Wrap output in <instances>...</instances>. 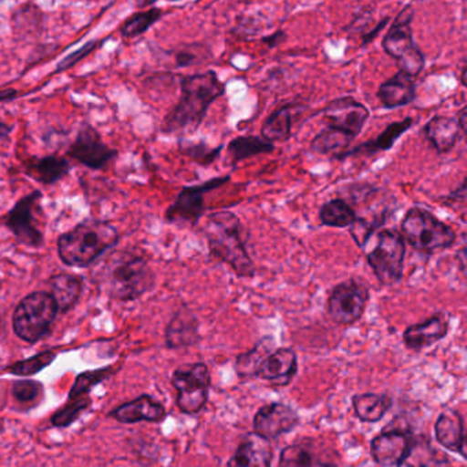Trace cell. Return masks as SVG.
<instances>
[{
	"label": "cell",
	"instance_id": "cell-44",
	"mask_svg": "<svg viewBox=\"0 0 467 467\" xmlns=\"http://www.w3.org/2000/svg\"><path fill=\"white\" fill-rule=\"evenodd\" d=\"M447 202L449 204H466L467 202V178L465 182L460 186V188L455 189L451 194H450L449 199H447Z\"/></svg>",
	"mask_w": 467,
	"mask_h": 467
},
{
	"label": "cell",
	"instance_id": "cell-41",
	"mask_svg": "<svg viewBox=\"0 0 467 467\" xmlns=\"http://www.w3.org/2000/svg\"><path fill=\"white\" fill-rule=\"evenodd\" d=\"M433 451L430 444H425V441H417L411 443L410 451L408 457L405 458L400 467H427L428 463L433 460Z\"/></svg>",
	"mask_w": 467,
	"mask_h": 467
},
{
	"label": "cell",
	"instance_id": "cell-39",
	"mask_svg": "<svg viewBox=\"0 0 467 467\" xmlns=\"http://www.w3.org/2000/svg\"><path fill=\"white\" fill-rule=\"evenodd\" d=\"M11 392L16 402L21 405H32L38 402L43 395V386L35 380H18L14 381Z\"/></svg>",
	"mask_w": 467,
	"mask_h": 467
},
{
	"label": "cell",
	"instance_id": "cell-9",
	"mask_svg": "<svg viewBox=\"0 0 467 467\" xmlns=\"http://www.w3.org/2000/svg\"><path fill=\"white\" fill-rule=\"evenodd\" d=\"M177 391V406L185 414H197L205 408L211 389V373L202 362L183 365L171 378Z\"/></svg>",
	"mask_w": 467,
	"mask_h": 467
},
{
	"label": "cell",
	"instance_id": "cell-5",
	"mask_svg": "<svg viewBox=\"0 0 467 467\" xmlns=\"http://www.w3.org/2000/svg\"><path fill=\"white\" fill-rule=\"evenodd\" d=\"M59 307L49 291L30 293L14 310V332L19 339L35 345L51 331Z\"/></svg>",
	"mask_w": 467,
	"mask_h": 467
},
{
	"label": "cell",
	"instance_id": "cell-2",
	"mask_svg": "<svg viewBox=\"0 0 467 467\" xmlns=\"http://www.w3.org/2000/svg\"><path fill=\"white\" fill-rule=\"evenodd\" d=\"M96 280L109 298L130 302L155 287L150 261L136 250H115L99 265Z\"/></svg>",
	"mask_w": 467,
	"mask_h": 467
},
{
	"label": "cell",
	"instance_id": "cell-26",
	"mask_svg": "<svg viewBox=\"0 0 467 467\" xmlns=\"http://www.w3.org/2000/svg\"><path fill=\"white\" fill-rule=\"evenodd\" d=\"M411 123H413V119H410V118L402 120V122L391 123L378 139L364 142V144L358 145L354 150H348V152L340 156V161L348 158V156H369L373 155V153L381 152V150H389L395 144V141L410 129Z\"/></svg>",
	"mask_w": 467,
	"mask_h": 467
},
{
	"label": "cell",
	"instance_id": "cell-43",
	"mask_svg": "<svg viewBox=\"0 0 467 467\" xmlns=\"http://www.w3.org/2000/svg\"><path fill=\"white\" fill-rule=\"evenodd\" d=\"M202 48L200 46L189 47L185 51H180L175 54V62L180 67H185V66L193 65L197 60L202 59Z\"/></svg>",
	"mask_w": 467,
	"mask_h": 467
},
{
	"label": "cell",
	"instance_id": "cell-3",
	"mask_svg": "<svg viewBox=\"0 0 467 467\" xmlns=\"http://www.w3.org/2000/svg\"><path fill=\"white\" fill-rule=\"evenodd\" d=\"M120 235L109 222L88 219L57 238V254L67 266L88 268L114 249Z\"/></svg>",
	"mask_w": 467,
	"mask_h": 467
},
{
	"label": "cell",
	"instance_id": "cell-19",
	"mask_svg": "<svg viewBox=\"0 0 467 467\" xmlns=\"http://www.w3.org/2000/svg\"><path fill=\"white\" fill-rule=\"evenodd\" d=\"M272 460L274 451L269 439L253 432L244 436L227 467H271Z\"/></svg>",
	"mask_w": 467,
	"mask_h": 467
},
{
	"label": "cell",
	"instance_id": "cell-16",
	"mask_svg": "<svg viewBox=\"0 0 467 467\" xmlns=\"http://www.w3.org/2000/svg\"><path fill=\"white\" fill-rule=\"evenodd\" d=\"M410 436L402 430L386 431L372 441V455L376 463L383 467H400L411 449Z\"/></svg>",
	"mask_w": 467,
	"mask_h": 467
},
{
	"label": "cell",
	"instance_id": "cell-12",
	"mask_svg": "<svg viewBox=\"0 0 467 467\" xmlns=\"http://www.w3.org/2000/svg\"><path fill=\"white\" fill-rule=\"evenodd\" d=\"M66 155L88 169L103 170L117 158L118 150L107 145L93 126L82 123Z\"/></svg>",
	"mask_w": 467,
	"mask_h": 467
},
{
	"label": "cell",
	"instance_id": "cell-25",
	"mask_svg": "<svg viewBox=\"0 0 467 467\" xmlns=\"http://www.w3.org/2000/svg\"><path fill=\"white\" fill-rule=\"evenodd\" d=\"M51 291L59 313H67L76 306L84 291V279L73 274H57L51 277Z\"/></svg>",
	"mask_w": 467,
	"mask_h": 467
},
{
	"label": "cell",
	"instance_id": "cell-14",
	"mask_svg": "<svg viewBox=\"0 0 467 467\" xmlns=\"http://www.w3.org/2000/svg\"><path fill=\"white\" fill-rule=\"evenodd\" d=\"M321 115H323L326 126L337 129V130L350 134L356 139L364 129L365 123L369 118V111L364 104L359 103L356 99L346 96V98L332 100L321 111Z\"/></svg>",
	"mask_w": 467,
	"mask_h": 467
},
{
	"label": "cell",
	"instance_id": "cell-20",
	"mask_svg": "<svg viewBox=\"0 0 467 467\" xmlns=\"http://www.w3.org/2000/svg\"><path fill=\"white\" fill-rule=\"evenodd\" d=\"M111 419L122 424L136 422H161L167 417L166 408L150 395H141L137 400L123 403L109 413Z\"/></svg>",
	"mask_w": 467,
	"mask_h": 467
},
{
	"label": "cell",
	"instance_id": "cell-31",
	"mask_svg": "<svg viewBox=\"0 0 467 467\" xmlns=\"http://www.w3.org/2000/svg\"><path fill=\"white\" fill-rule=\"evenodd\" d=\"M293 111L294 106L288 104L272 112L261 128V137L272 144L287 141L293 128Z\"/></svg>",
	"mask_w": 467,
	"mask_h": 467
},
{
	"label": "cell",
	"instance_id": "cell-1",
	"mask_svg": "<svg viewBox=\"0 0 467 467\" xmlns=\"http://www.w3.org/2000/svg\"><path fill=\"white\" fill-rule=\"evenodd\" d=\"M224 93L226 85L213 71L182 77L180 101L164 118V133L182 139L196 133L213 101Z\"/></svg>",
	"mask_w": 467,
	"mask_h": 467
},
{
	"label": "cell",
	"instance_id": "cell-40",
	"mask_svg": "<svg viewBox=\"0 0 467 467\" xmlns=\"http://www.w3.org/2000/svg\"><path fill=\"white\" fill-rule=\"evenodd\" d=\"M70 400L71 402L67 406L52 417V424L55 427H68L89 406V400L85 397Z\"/></svg>",
	"mask_w": 467,
	"mask_h": 467
},
{
	"label": "cell",
	"instance_id": "cell-35",
	"mask_svg": "<svg viewBox=\"0 0 467 467\" xmlns=\"http://www.w3.org/2000/svg\"><path fill=\"white\" fill-rule=\"evenodd\" d=\"M180 150L183 156H186V158L196 161V163L200 164V166L207 167L210 166V164H213V161L219 158L222 150H223V145H219V147L213 148L202 141L192 142L188 141V140L181 139Z\"/></svg>",
	"mask_w": 467,
	"mask_h": 467
},
{
	"label": "cell",
	"instance_id": "cell-23",
	"mask_svg": "<svg viewBox=\"0 0 467 467\" xmlns=\"http://www.w3.org/2000/svg\"><path fill=\"white\" fill-rule=\"evenodd\" d=\"M378 98L386 109L408 106L416 99L414 78L403 71H398L392 78L380 85Z\"/></svg>",
	"mask_w": 467,
	"mask_h": 467
},
{
	"label": "cell",
	"instance_id": "cell-36",
	"mask_svg": "<svg viewBox=\"0 0 467 467\" xmlns=\"http://www.w3.org/2000/svg\"><path fill=\"white\" fill-rule=\"evenodd\" d=\"M55 358H57V353H54V351H43V353L36 354V356L24 359V361L10 365L7 370L11 375L33 376L48 368L55 361Z\"/></svg>",
	"mask_w": 467,
	"mask_h": 467
},
{
	"label": "cell",
	"instance_id": "cell-45",
	"mask_svg": "<svg viewBox=\"0 0 467 467\" xmlns=\"http://www.w3.org/2000/svg\"><path fill=\"white\" fill-rule=\"evenodd\" d=\"M285 38V33L282 32H276L274 33V35L268 36V37L263 38V43L266 44V46L269 47V48H274V47H276L277 44L282 43L283 40Z\"/></svg>",
	"mask_w": 467,
	"mask_h": 467
},
{
	"label": "cell",
	"instance_id": "cell-17",
	"mask_svg": "<svg viewBox=\"0 0 467 467\" xmlns=\"http://www.w3.org/2000/svg\"><path fill=\"white\" fill-rule=\"evenodd\" d=\"M166 346L171 350L196 346L202 340L200 320L191 307L181 306L166 327Z\"/></svg>",
	"mask_w": 467,
	"mask_h": 467
},
{
	"label": "cell",
	"instance_id": "cell-24",
	"mask_svg": "<svg viewBox=\"0 0 467 467\" xmlns=\"http://www.w3.org/2000/svg\"><path fill=\"white\" fill-rule=\"evenodd\" d=\"M460 129V123L454 118L439 115L428 122L424 133L428 141L439 153H447L457 144Z\"/></svg>",
	"mask_w": 467,
	"mask_h": 467
},
{
	"label": "cell",
	"instance_id": "cell-42",
	"mask_svg": "<svg viewBox=\"0 0 467 467\" xmlns=\"http://www.w3.org/2000/svg\"><path fill=\"white\" fill-rule=\"evenodd\" d=\"M96 47H98V41H90V43H88L87 46L82 47V48L78 49V51L68 55V57H66V59H63L62 62L59 63V66H57V73H59V71L67 70V68H70L71 66H74L76 63H78L79 60L84 59V57H88V55H89L93 49H96Z\"/></svg>",
	"mask_w": 467,
	"mask_h": 467
},
{
	"label": "cell",
	"instance_id": "cell-32",
	"mask_svg": "<svg viewBox=\"0 0 467 467\" xmlns=\"http://www.w3.org/2000/svg\"><path fill=\"white\" fill-rule=\"evenodd\" d=\"M391 406V398L387 395L359 394L353 398L356 416L364 422L380 421Z\"/></svg>",
	"mask_w": 467,
	"mask_h": 467
},
{
	"label": "cell",
	"instance_id": "cell-11",
	"mask_svg": "<svg viewBox=\"0 0 467 467\" xmlns=\"http://www.w3.org/2000/svg\"><path fill=\"white\" fill-rule=\"evenodd\" d=\"M230 175L213 178L200 185L185 186L171 205L167 208L166 221L172 224L196 226L205 213V194L226 185Z\"/></svg>",
	"mask_w": 467,
	"mask_h": 467
},
{
	"label": "cell",
	"instance_id": "cell-21",
	"mask_svg": "<svg viewBox=\"0 0 467 467\" xmlns=\"http://www.w3.org/2000/svg\"><path fill=\"white\" fill-rule=\"evenodd\" d=\"M71 171V163L67 158L59 155H47L43 158L27 159L24 163V172L36 182L49 186L65 180Z\"/></svg>",
	"mask_w": 467,
	"mask_h": 467
},
{
	"label": "cell",
	"instance_id": "cell-27",
	"mask_svg": "<svg viewBox=\"0 0 467 467\" xmlns=\"http://www.w3.org/2000/svg\"><path fill=\"white\" fill-rule=\"evenodd\" d=\"M353 141L354 137L350 134L326 126L310 142V150L316 155L339 159L343 153L348 152Z\"/></svg>",
	"mask_w": 467,
	"mask_h": 467
},
{
	"label": "cell",
	"instance_id": "cell-10",
	"mask_svg": "<svg viewBox=\"0 0 467 467\" xmlns=\"http://www.w3.org/2000/svg\"><path fill=\"white\" fill-rule=\"evenodd\" d=\"M369 301V290L359 280H345L332 288L327 302L329 320L339 326H351L364 315Z\"/></svg>",
	"mask_w": 467,
	"mask_h": 467
},
{
	"label": "cell",
	"instance_id": "cell-50",
	"mask_svg": "<svg viewBox=\"0 0 467 467\" xmlns=\"http://www.w3.org/2000/svg\"><path fill=\"white\" fill-rule=\"evenodd\" d=\"M457 258L460 261L461 266L467 269V244L458 252Z\"/></svg>",
	"mask_w": 467,
	"mask_h": 467
},
{
	"label": "cell",
	"instance_id": "cell-28",
	"mask_svg": "<svg viewBox=\"0 0 467 467\" xmlns=\"http://www.w3.org/2000/svg\"><path fill=\"white\" fill-rule=\"evenodd\" d=\"M274 150L275 144L266 141L261 136H239L227 145V155L233 166L254 156L268 155Z\"/></svg>",
	"mask_w": 467,
	"mask_h": 467
},
{
	"label": "cell",
	"instance_id": "cell-33",
	"mask_svg": "<svg viewBox=\"0 0 467 467\" xmlns=\"http://www.w3.org/2000/svg\"><path fill=\"white\" fill-rule=\"evenodd\" d=\"M320 221L323 226L346 229L356 223V210L346 200H329L321 207Z\"/></svg>",
	"mask_w": 467,
	"mask_h": 467
},
{
	"label": "cell",
	"instance_id": "cell-30",
	"mask_svg": "<svg viewBox=\"0 0 467 467\" xmlns=\"http://www.w3.org/2000/svg\"><path fill=\"white\" fill-rule=\"evenodd\" d=\"M275 340L271 337H263L255 343L254 348L236 357V375L241 379L255 378L258 368L264 359L275 350Z\"/></svg>",
	"mask_w": 467,
	"mask_h": 467
},
{
	"label": "cell",
	"instance_id": "cell-46",
	"mask_svg": "<svg viewBox=\"0 0 467 467\" xmlns=\"http://www.w3.org/2000/svg\"><path fill=\"white\" fill-rule=\"evenodd\" d=\"M16 89H0V103H5V101L14 100L16 98Z\"/></svg>",
	"mask_w": 467,
	"mask_h": 467
},
{
	"label": "cell",
	"instance_id": "cell-15",
	"mask_svg": "<svg viewBox=\"0 0 467 467\" xmlns=\"http://www.w3.org/2000/svg\"><path fill=\"white\" fill-rule=\"evenodd\" d=\"M299 416L293 408L285 403H271L263 406L253 419L254 432L264 438L276 439L290 432L298 425Z\"/></svg>",
	"mask_w": 467,
	"mask_h": 467
},
{
	"label": "cell",
	"instance_id": "cell-4",
	"mask_svg": "<svg viewBox=\"0 0 467 467\" xmlns=\"http://www.w3.org/2000/svg\"><path fill=\"white\" fill-rule=\"evenodd\" d=\"M242 232L241 221L230 211L213 213L204 227L210 254L230 265L239 277H253L255 266Z\"/></svg>",
	"mask_w": 467,
	"mask_h": 467
},
{
	"label": "cell",
	"instance_id": "cell-47",
	"mask_svg": "<svg viewBox=\"0 0 467 467\" xmlns=\"http://www.w3.org/2000/svg\"><path fill=\"white\" fill-rule=\"evenodd\" d=\"M13 126L0 120V141L7 140L8 137H10V134L13 133Z\"/></svg>",
	"mask_w": 467,
	"mask_h": 467
},
{
	"label": "cell",
	"instance_id": "cell-8",
	"mask_svg": "<svg viewBox=\"0 0 467 467\" xmlns=\"http://www.w3.org/2000/svg\"><path fill=\"white\" fill-rule=\"evenodd\" d=\"M405 252L402 234L383 230L376 235L375 244L367 253V260L381 285H392L402 279Z\"/></svg>",
	"mask_w": 467,
	"mask_h": 467
},
{
	"label": "cell",
	"instance_id": "cell-52",
	"mask_svg": "<svg viewBox=\"0 0 467 467\" xmlns=\"http://www.w3.org/2000/svg\"><path fill=\"white\" fill-rule=\"evenodd\" d=\"M461 455L467 460V435L463 436L462 441H461L460 450H458Z\"/></svg>",
	"mask_w": 467,
	"mask_h": 467
},
{
	"label": "cell",
	"instance_id": "cell-29",
	"mask_svg": "<svg viewBox=\"0 0 467 467\" xmlns=\"http://www.w3.org/2000/svg\"><path fill=\"white\" fill-rule=\"evenodd\" d=\"M435 432L441 446L458 451L463 439L462 417L455 410L443 411L436 421Z\"/></svg>",
	"mask_w": 467,
	"mask_h": 467
},
{
	"label": "cell",
	"instance_id": "cell-13",
	"mask_svg": "<svg viewBox=\"0 0 467 467\" xmlns=\"http://www.w3.org/2000/svg\"><path fill=\"white\" fill-rule=\"evenodd\" d=\"M41 199H43V193L40 191L26 194L16 202L5 218V226L13 233L16 241L24 246L35 247V249L44 244L43 233L36 227V222L33 219L35 208L37 207Z\"/></svg>",
	"mask_w": 467,
	"mask_h": 467
},
{
	"label": "cell",
	"instance_id": "cell-53",
	"mask_svg": "<svg viewBox=\"0 0 467 467\" xmlns=\"http://www.w3.org/2000/svg\"><path fill=\"white\" fill-rule=\"evenodd\" d=\"M461 81H462V84L467 88V66L463 68L462 76H461Z\"/></svg>",
	"mask_w": 467,
	"mask_h": 467
},
{
	"label": "cell",
	"instance_id": "cell-22",
	"mask_svg": "<svg viewBox=\"0 0 467 467\" xmlns=\"http://www.w3.org/2000/svg\"><path fill=\"white\" fill-rule=\"evenodd\" d=\"M449 334V321L443 315L432 316L424 323L414 324L405 331V343L409 348L421 350L435 345Z\"/></svg>",
	"mask_w": 467,
	"mask_h": 467
},
{
	"label": "cell",
	"instance_id": "cell-37",
	"mask_svg": "<svg viewBox=\"0 0 467 467\" xmlns=\"http://www.w3.org/2000/svg\"><path fill=\"white\" fill-rule=\"evenodd\" d=\"M111 373V368L88 370V372L81 373V375H78V378L76 379V383H74L73 389H71L70 400H77V398H82L89 394L93 387L106 380Z\"/></svg>",
	"mask_w": 467,
	"mask_h": 467
},
{
	"label": "cell",
	"instance_id": "cell-49",
	"mask_svg": "<svg viewBox=\"0 0 467 467\" xmlns=\"http://www.w3.org/2000/svg\"><path fill=\"white\" fill-rule=\"evenodd\" d=\"M387 22H389V18L384 19L383 22H380V24L378 25V27L372 30V33H369V35L365 36L364 44H368L369 43V41H372L373 38H375V36H378L379 30H381L383 29L384 26H386Z\"/></svg>",
	"mask_w": 467,
	"mask_h": 467
},
{
	"label": "cell",
	"instance_id": "cell-38",
	"mask_svg": "<svg viewBox=\"0 0 467 467\" xmlns=\"http://www.w3.org/2000/svg\"><path fill=\"white\" fill-rule=\"evenodd\" d=\"M279 467H316L315 455L306 447L293 444L280 452Z\"/></svg>",
	"mask_w": 467,
	"mask_h": 467
},
{
	"label": "cell",
	"instance_id": "cell-6",
	"mask_svg": "<svg viewBox=\"0 0 467 467\" xmlns=\"http://www.w3.org/2000/svg\"><path fill=\"white\" fill-rule=\"evenodd\" d=\"M414 10L411 5L403 8L392 22L383 40V48L389 57L397 59L400 71L416 78L425 66V57L421 49L414 43L413 22Z\"/></svg>",
	"mask_w": 467,
	"mask_h": 467
},
{
	"label": "cell",
	"instance_id": "cell-51",
	"mask_svg": "<svg viewBox=\"0 0 467 467\" xmlns=\"http://www.w3.org/2000/svg\"><path fill=\"white\" fill-rule=\"evenodd\" d=\"M158 2V0H134V5H136L137 8H145L148 5H152L153 3ZM171 2H177V0H171Z\"/></svg>",
	"mask_w": 467,
	"mask_h": 467
},
{
	"label": "cell",
	"instance_id": "cell-48",
	"mask_svg": "<svg viewBox=\"0 0 467 467\" xmlns=\"http://www.w3.org/2000/svg\"><path fill=\"white\" fill-rule=\"evenodd\" d=\"M458 123H460V128L462 129L463 133L467 136V106L463 107L460 114H458Z\"/></svg>",
	"mask_w": 467,
	"mask_h": 467
},
{
	"label": "cell",
	"instance_id": "cell-34",
	"mask_svg": "<svg viewBox=\"0 0 467 467\" xmlns=\"http://www.w3.org/2000/svg\"><path fill=\"white\" fill-rule=\"evenodd\" d=\"M163 14L161 8L140 11V13L131 16L130 18L122 25L120 33H122L125 38L139 37V36L144 35L148 29H150V27L163 16Z\"/></svg>",
	"mask_w": 467,
	"mask_h": 467
},
{
	"label": "cell",
	"instance_id": "cell-7",
	"mask_svg": "<svg viewBox=\"0 0 467 467\" xmlns=\"http://www.w3.org/2000/svg\"><path fill=\"white\" fill-rule=\"evenodd\" d=\"M402 233L414 249L424 253L446 249L455 241L451 227L421 208L409 210L402 222Z\"/></svg>",
	"mask_w": 467,
	"mask_h": 467
},
{
	"label": "cell",
	"instance_id": "cell-18",
	"mask_svg": "<svg viewBox=\"0 0 467 467\" xmlns=\"http://www.w3.org/2000/svg\"><path fill=\"white\" fill-rule=\"evenodd\" d=\"M298 370V357L293 348H280L272 351L258 368L255 378L275 386H287Z\"/></svg>",
	"mask_w": 467,
	"mask_h": 467
}]
</instances>
